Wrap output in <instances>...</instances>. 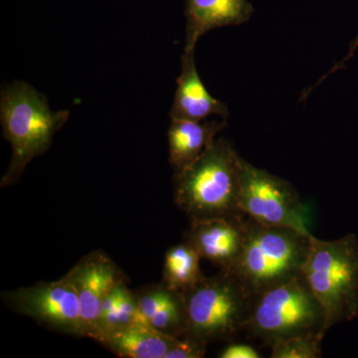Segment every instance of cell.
<instances>
[{
	"label": "cell",
	"mask_w": 358,
	"mask_h": 358,
	"mask_svg": "<svg viewBox=\"0 0 358 358\" xmlns=\"http://www.w3.org/2000/svg\"><path fill=\"white\" fill-rule=\"evenodd\" d=\"M241 159L229 141L219 138L192 164L174 173V200L190 223L246 216L239 207Z\"/></svg>",
	"instance_id": "1"
},
{
	"label": "cell",
	"mask_w": 358,
	"mask_h": 358,
	"mask_svg": "<svg viewBox=\"0 0 358 358\" xmlns=\"http://www.w3.org/2000/svg\"><path fill=\"white\" fill-rule=\"evenodd\" d=\"M69 115L67 110H52L48 99L24 82L2 88L0 122L13 154L1 187L14 185L31 160L50 148L54 134L64 126Z\"/></svg>",
	"instance_id": "2"
},
{
	"label": "cell",
	"mask_w": 358,
	"mask_h": 358,
	"mask_svg": "<svg viewBox=\"0 0 358 358\" xmlns=\"http://www.w3.org/2000/svg\"><path fill=\"white\" fill-rule=\"evenodd\" d=\"M310 236L247 217L243 249L229 272L253 296L285 284L303 273Z\"/></svg>",
	"instance_id": "3"
},
{
	"label": "cell",
	"mask_w": 358,
	"mask_h": 358,
	"mask_svg": "<svg viewBox=\"0 0 358 358\" xmlns=\"http://www.w3.org/2000/svg\"><path fill=\"white\" fill-rule=\"evenodd\" d=\"M303 274L324 313V333L358 317V240L353 234L324 241L310 236Z\"/></svg>",
	"instance_id": "4"
},
{
	"label": "cell",
	"mask_w": 358,
	"mask_h": 358,
	"mask_svg": "<svg viewBox=\"0 0 358 358\" xmlns=\"http://www.w3.org/2000/svg\"><path fill=\"white\" fill-rule=\"evenodd\" d=\"M187 310L186 338L203 343L228 341L244 331L254 296L229 271L204 277L183 293Z\"/></svg>",
	"instance_id": "5"
},
{
	"label": "cell",
	"mask_w": 358,
	"mask_h": 358,
	"mask_svg": "<svg viewBox=\"0 0 358 358\" xmlns=\"http://www.w3.org/2000/svg\"><path fill=\"white\" fill-rule=\"evenodd\" d=\"M244 331L270 348L294 336L317 334L324 338V310L303 273L254 296Z\"/></svg>",
	"instance_id": "6"
},
{
	"label": "cell",
	"mask_w": 358,
	"mask_h": 358,
	"mask_svg": "<svg viewBox=\"0 0 358 358\" xmlns=\"http://www.w3.org/2000/svg\"><path fill=\"white\" fill-rule=\"evenodd\" d=\"M239 207L256 222L282 226L310 235L308 209L288 181L240 162Z\"/></svg>",
	"instance_id": "7"
},
{
	"label": "cell",
	"mask_w": 358,
	"mask_h": 358,
	"mask_svg": "<svg viewBox=\"0 0 358 358\" xmlns=\"http://www.w3.org/2000/svg\"><path fill=\"white\" fill-rule=\"evenodd\" d=\"M1 298L13 312L31 317L52 331L85 336L77 289L68 273L57 281L3 292Z\"/></svg>",
	"instance_id": "8"
},
{
	"label": "cell",
	"mask_w": 358,
	"mask_h": 358,
	"mask_svg": "<svg viewBox=\"0 0 358 358\" xmlns=\"http://www.w3.org/2000/svg\"><path fill=\"white\" fill-rule=\"evenodd\" d=\"M68 274L77 289L85 336L91 338L103 301L117 285L128 282V279L119 266L102 251L87 254Z\"/></svg>",
	"instance_id": "9"
},
{
	"label": "cell",
	"mask_w": 358,
	"mask_h": 358,
	"mask_svg": "<svg viewBox=\"0 0 358 358\" xmlns=\"http://www.w3.org/2000/svg\"><path fill=\"white\" fill-rule=\"evenodd\" d=\"M246 219L247 216H243L192 222L183 237L201 259L213 263L220 270L229 271L243 249Z\"/></svg>",
	"instance_id": "10"
},
{
	"label": "cell",
	"mask_w": 358,
	"mask_h": 358,
	"mask_svg": "<svg viewBox=\"0 0 358 358\" xmlns=\"http://www.w3.org/2000/svg\"><path fill=\"white\" fill-rule=\"evenodd\" d=\"M211 115L227 120L229 110L205 88L195 64L194 51H183L178 89L169 117L171 120L203 121Z\"/></svg>",
	"instance_id": "11"
},
{
	"label": "cell",
	"mask_w": 358,
	"mask_h": 358,
	"mask_svg": "<svg viewBox=\"0 0 358 358\" xmlns=\"http://www.w3.org/2000/svg\"><path fill=\"white\" fill-rule=\"evenodd\" d=\"M252 13L249 0H186L185 51H195L200 37L210 30L243 24Z\"/></svg>",
	"instance_id": "12"
},
{
	"label": "cell",
	"mask_w": 358,
	"mask_h": 358,
	"mask_svg": "<svg viewBox=\"0 0 358 358\" xmlns=\"http://www.w3.org/2000/svg\"><path fill=\"white\" fill-rule=\"evenodd\" d=\"M226 127L227 121L221 117L203 121L171 120L167 136L169 162L174 171L179 173L192 164Z\"/></svg>",
	"instance_id": "13"
},
{
	"label": "cell",
	"mask_w": 358,
	"mask_h": 358,
	"mask_svg": "<svg viewBox=\"0 0 358 358\" xmlns=\"http://www.w3.org/2000/svg\"><path fill=\"white\" fill-rule=\"evenodd\" d=\"M178 338L145 324H133L101 339L106 348L122 358H166Z\"/></svg>",
	"instance_id": "14"
},
{
	"label": "cell",
	"mask_w": 358,
	"mask_h": 358,
	"mask_svg": "<svg viewBox=\"0 0 358 358\" xmlns=\"http://www.w3.org/2000/svg\"><path fill=\"white\" fill-rule=\"evenodd\" d=\"M138 322L134 292L129 289L128 282H122L109 294L103 301L96 331L91 338L96 341L108 334Z\"/></svg>",
	"instance_id": "15"
},
{
	"label": "cell",
	"mask_w": 358,
	"mask_h": 358,
	"mask_svg": "<svg viewBox=\"0 0 358 358\" xmlns=\"http://www.w3.org/2000/svg\"><path fill=\"white\" fill-rule=\"evenodd\" d=\"M200 259L199 252L188 242L171 247L164 258L162 282L173 291L185 293L205 277L200 270Z\"/></svg>",
	"instance_id": "16"
},
{
	"label": "cell",
	"mask_w": 358,
	"mask_h": 358,
	"mask_svg": "<svg viewBox=\"0 0 358 358\" xmlns=\"http://www.w3.org/2000/svg\"><path fill=\"white\" fill-rule=\"evenodd\" d=\"M317 334L294 336L273 345L272 358H317L322 357V341Z\"/></svg>",
	"instance_id": "17"
},
{
	"label": "cell",
	"mask_w": 358,
	"mask_h": 358,
	"mask_svg": "<svg viewBox=\"0 0 358 358\" xmlns=\"http://www.w3.org/2000/svg\"><path fill=\"white\" fill-rule=\"evenodd\" d=\"M207 345L194 339L181 336L167 353L166 358H201L205 357Z\"/></svg>",
	"instance_id": "18"
},
{
	"label": "cell",
	"mask_w": 358,
	"mask_h": 358,
	"mask_svg": "<svg viewBox=\"0 0 358 358\" xmlns=\"http://www.w3.org/2000/svg\"><path fill=\"white\" fill-rule=\"evenodd\" d=\"M220 358H259L260 353L256 348L246 343H230L218 355Z\"/></svg>",
	"instance_id": "19"
},
{
	"label": "cell",
	"mask_w": 358,
	"mask_h": 358,
	"mask_svg": "<svg viewBox=\"0 0 358 358\" xmlns=\"http://www.w3.org/2000/svg\"><path fill=\"white\" fill-rule=\"evenodd\" d=\"M358 48V36L357 38L353 40L352 42V44H350V53H348V55L346 56L343 60H341V62L338 63V64H336L334 66L333 69H331V72L329 73V74H327L326 76L322 77V79L320 80V81H322V80L326 79L329 75L333 74V73L336 72V71H338L339 69H341V68L343 67V65L345 64L346 62H348V60H350V59L352 58L353 54H355V50Z\"/></svg>",
	"instance_id": "20"
}]
</instances>
